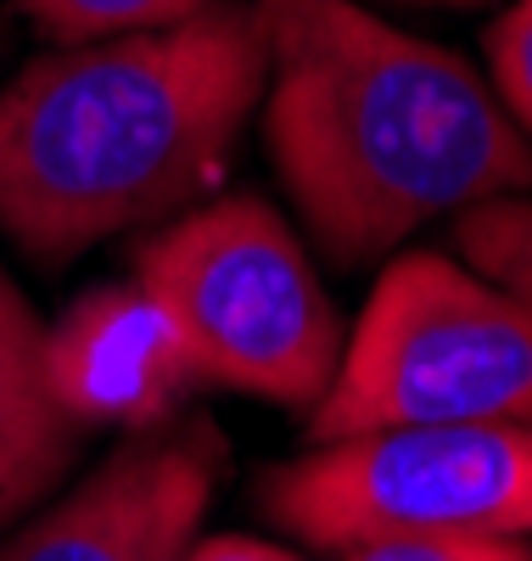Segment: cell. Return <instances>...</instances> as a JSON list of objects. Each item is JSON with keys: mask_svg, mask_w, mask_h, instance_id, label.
Returning <instances> with one entry per match:
<instances>
[{"mask_svg": "<svg viewBox=\"0 0 532 561\" xmlns=\"http://www.w3.org/2000/svg\"><path fill=\"white\" fill-rule=\"evenodd\" d=\"M0 528H7V517H0Z\"/></svg>", "mask_w": 532, "mask_h": 561, "instance_id": "cell-15", "label": "cell"}, {"mask_svg": "<svg viewBox=\"0 0 532 561\" xmlns=\"http://www.w3.org/2000/svg\"><path fill=\"white\" fill-rule=\"evenodd\" d=\"M45 370L79 427L113 421L129 433L158 427L174 393L190 382L174 325L140 287H102L79 298L45 332Z\"/></svg>", "mask_w": 532, "mask_h": 561, "instance_id": "cell-7", "label": "cell"}, {"mask_svg": "<svg viewBox=\"0 0 532 561\" xmlns=\"http://www.w3.org/2000/svg\"><path fill=\"white\" fill-rule=\"evenodd\" d=\"M264 102L253 0L34 57L0 90V230L45 264L190 208Z\"/></svg>", "mask_w": 532, "mask_h": 561, "instance_id": "cell-2", "label": "cell"}, {"mask_svg": "<svg viewBox=\"0 0 532 561\" xmlns=\"http://www.w3.org/2000/svg\"><path fill=\"white\" fill-rule=\"evenodd\" d=\"M79 433L45 370V325L0 270V517L18 523L62 483Z\"/></svg>", "mask_w": 532, "mask_h": 561, "instance_id": "cell-8", "label": "cell"}, {"mask_svg": "<svg viewBox=\"0 0 532 561\" xmlns=\"http://www.w3.org/2000/svg\"><path fill=\"white\" fill-rule=\"evenodd\" d=\"M454 253L532 309V192L454 214Z\"/></svg>", "mask_w": 532, "mask_h": 561, "instance_id": "cell-9", "label": "cell"}, {"mask_svg": "<svg viewBox=\"0 0 532 561\" xmlns=\"http://www.w3.org/2000/svg\"><path fill=\"white\" fill-rule=\"evenodd\" d=\"M264 140L331 264L393 253L420 225L532 192V135L449 45L359 0H253Z\"/></svg>", "mask_w": 532, "mask_h": 561, "instance_id": "cell-1", "label": "cell"}, {"mask_svg": "<svg viewBox=\"0 0 532 561\" xmlns=\"http://www.w3.org/2000/svg\"><path fill=\"white\" fill-rule=\"evenodd\" d=\"M203 7H213V0H18V12L62 45L163 28V23H180Z\"/></svg>", "mask_w": 532, "mask_h": 561, "instance_id": "cell-10", "label": "cell"}, {"mask_svg": "<svg viewBox=\"0 0 532 561\" xmlns=\"http://www.w3.org/2000/svg\"><path fill=\"white\" fill-rule=\"evenodd\" d=\"M219 472L224 444L208 421L135 427L62 505L0 545V561H185Z\"/></svg>", "mask_w": 532, "mask_h": 561, "instance_id": "cell-6", "label": "cell"}, {"mask_svg": "<svg viewBox=\"0 0 532 561\" xmlns=\"http://www.w3.org/2000/svg\"><path fill=\"white\" fill-rule=\"evenodd\" d=\"M264 517L320 550L426 534H532V421L386 427L320 444L258 489Z\"/></svg>", "mask_w": 532, "mask_h": 561, "instance_id": "cell-5", "label": "cell"}, {"mask_svg": "<svg viewBox=\"0 0 532 561\" xmlns=\"http://www.w3.org/2000/svg\"><path fill=\"white\" fill-rule=\"evenodd\" d=\"M488 68L505 113L532 135V0H516L488 28Z\"/></svg>", "mask_w": 532, "mask_h": 561, "instance_id": "cell-11", "label": "cell"}, {"mask_svg": "<svg viewBox=\"0 0 532 561\" xmlns=\"http://www.w3.org/2000/svg\"><path fill=\"white\" fill-rule=\"evenodd\" d=\"M348 561H532L505 534H426V539H375L359 550H343Z\"/></svg>", "mask_w": 532, "mask_h": 561, "instance_id": "cell-12", "label": "cell"}, {"mask_svg": "<svg viewBox=\"0 0 532 561\" xmlns=\"http://www.w3.org/2000/svg\"><path fill=\"white\" fill-rule=\"evenodd\" d=\"M532 421V309L449 253H398L370 287L309 438Z\"/></svg>", "mask_w": 532, "mask_h": 561, "instance_id": "cell-3", "label": "cell"}, {"mask_svg": "<svg viewBox=\"0 0 532 561\" xmlns=\"http://www.w3.org/2000/svg\"><path fill=\"white\" fill-rule=\"evenodd\" d=\"M185 561H298V556H286L275 545H258V539H241V534H219V539L190 545Z\"/></svg>", "mask_w": 532, "mask_h": 561, "instance_id": "cell-13", "label": "cell"}, {"mask_svg": "<svg viewBox=\"0 0 532 561\" xmlns=\"http://www.w3.org/2000/svg\"><path fill=\"white\" fill-rule=\"evenodd\" d=\"M135 287L174 325L190 382L303 410L336 377V304L264 197H219L163 225L135 253Z\"/></svg>", "mask_w": 532, "mask_h": 561, "instance_id": "cell-4", "label": "cell"}, {"mask_svg": "<svg viewBox=\"0 0 532 561\" xmlns=\"http://www.w3.org/2000/svg\"><path fill=\"white\" fill-rule=\"evenodd\" d=\"M404 7H488V0H404Z\"/></svg>", "mask_w": 532, "mask_h": 561, "instance_id": "cell-14", "label": "cell"}]
</instances>
